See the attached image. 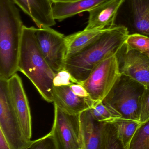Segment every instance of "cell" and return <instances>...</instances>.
I'll return each instance as SVG.
<instances>
[{
    "instance_id": "cell-1",
    "label": "cell",
    "mask_w": 149,
    "mask_h": 149,
    "mask_svg": "<svg viewBox=\"0 0 149 149\" xmlns=\"http://www.w3.org/2000/svg\"><path fill=\"white\" fill-rule=\"evenodd\" d=\"M129 35L126 27L115 26L78 54L67 58L64 69L71 74L77 83H81L98 63L116 54L124 45Z\"/></svg>"
},
{
    "instance_id": "cell-2",
    "label": "cell",
    "mask_w": 149,
    "mask_h": 149,
    "mask_svg": "<svg viewBox=\"0 0 149 149\" xmlns=\"http://www.w3.org/2000/svg\"><path fill=\"white\" fill-rule=\"evenodd\" d=\"M36 29L23 26L18 71L29 78L44 100L53 102V80L56 73L40 50L36 39Z\"/></svg>"
},
{
    "instance_id": "cell-3",
    "label": "cell",
    "mask_w": 149,
    "mask_h": 149,
    "mask_svg": "<svg viewBox=\"0 0 149 149\" xmlns=\"http://www.w3.org/2000/svg\"><path fill=\"white\" fill-rule=\"evenodd\" d=\"M23 22L12 0H0V79L18 71Z\"/></svg>"
},
{
    "instance_id": "cell-4",
    "label": "cell",
    "mask_w": 149,
    "mask_h": 149,
    "mask_svg": "<svg viewBox=\"0 0 149 149\" xmlns=\"http://www.w3.org/2000/svg\"><path fill=\"white\" fill-rule=\"evenodd\" d=\"M145 88L137 81L121 74L103 103L119 113L122 118L139 121Z\"/></svg>"
},
{
    "instance_id": "cell-5",
    "label": "cell",
    "mask_w": 149,
    "mask_h": 149,
    "mask_svg": "<svg viewBox=\"0 0 149 149\" xmlns=\"http://www.w3.org/2000/svg\"><path fill=\"white\" fill-rule=\"evenodd\" d=\"M121 74L116 55L98 63L81 83L94 102L102 101Z\"/></svg>"
},
{
    "instance_id": "cell-6",
    "label": "cell",
    "mask_w": 149,
    "mask_h": 149,
    "mask_svg": "<svg viewBox=\"0 0 149 149\" xmlns=\"http://www.w3.org/2000/svg\"><path fill=\"white\" fill-rule=\"evenodd\" d=\"M0 130L11 149H28L31 140L24 135L8 95L7 80L0 79Z\"/></svg>"
},
{
    "instance_id": "cell-7",
    "label": "cell",
    "mask_w": 149,
    "mask_h": 149,
    "mask_svg": "<svg viewBox=\"0 0 149 149\" xmlns=\"http://www.w3.org/2000/svg\"><path fill=\"white\" fill-rule=\"evenodd\" d=\"M35 37L40 50L55 73L64 69L67 54L64 35L50 27L39 28L36 29Z\"/></svg>"
},
{
    "instance_id": "cell-8",
    "label": "cell",
    "mask_w": 149,
    "mask_h": 149,
    "mask_svg": "<svg viewBox=\"0 0 149 149\" xmlns=\"http://www.w3.org/2000/svg\"><path fill=\"white\" fill-rule=\"evenodd\" d=\"M54 106V123L51 131L58 149H81L79 115H70L56 104Z\"/></svg>"
},
{
    "instance_id": "cell-9",
    "label": "cell",
    "mask_w": 149,
    "mask_h": 149,
    "mask_svg": "<svg viewBox=\"0 0 149 149\" xmlns=\"http://www.w3.org/2000/svg\"><path fill=\"white\" fill-rule=\"evenodd\" d=\"M8 95L26 137L31 140L32 121L28 99L22 80L16 73L7 80Z\"/></svg>"
},
{
    "instance_id": "cell-10",
    "label": "cell",
    "mask_w": 149,
    "mask_h": 149,
    "mask_svg": "<svg viewBox=\"0 0 149 149\" xmlns=\"http://www.w3.org/2000/svg\"><path fill=\"white\" fill-rule=\"evenodd\" d=\"M120 73L149 87V58L144 53L124 45L117 53Z\"/></svg>"
},
{
    "instance_id": "cell-11",
    "label": "cell",
    "mask_w": 149,
    "mask_h": 149,
    "mask_svg": "<svg viewBox=\"0 0 149 149\" xmlns=\"http://www.w3.org/2000/svg\"><path fill=\"white\" fill-rule=\"evenodd\" d=\"M81 149H103L107 123L94 118L89 109L79 115Z\"/></svg>"
},
{
    "instance_id": "cell-12",
    "label": "cell",
    "mask_w": 149,
    "mask_h": 149,
    "mask_svg": "<svg viewBox=\"0 0 149 149\" xmlns=\"http://www.w3.org/2000/svg\"><path fill=\"white\" fill-rule=\"evenodd\" d=\"M125 0H107L89 12L87 30L110 29L116 26L118 10Z\"/></svg>"
},
{
    "instance_id": "cell-13",
    "label": "cell",
    "mask_w": 149,
    "mask_h": 149,
    "mask_svg": "<svg viewBox=\"0 0 149 149\" xmlns=\"http://www.w3.org/2000/svg\"><path fill=\"white\" fill-rule=\"evenodd\" d=\"M32 19L39 28L51 27L56 24L51 0H12Z\"/></svg>"
},
{
    "instance_id": "cell-14",
    "label": "cell",
    "mask_w": 149,
    "mask_h": 149,
    "mask_svg": "<svg viewBox=\"0 0 149 149\" xmlns=\"http://www.w3.org/2000/svg\"><path fill=\"white\" fill-rule=\"evenodd\" d=\"M93 102L90 98L80 97L76 95L70 85L54 87L53 103L68 114L79 115L90 109Z\"/></svg>"
},
{
    "instance_id": "cell-15",
    "label": "cell",
    "mask_w": 149,
    "mask_h": 149,
    "mask_svg": "<svg viewBox=\"0 0 149 149\" xmlns=\"http://www.w3.org/2000/svg\"><path fill=\"white\" fill-rule=\"evenodd\" d=\"M107 0H77L73 2L54 3V19L62 21L80 13L89 12Z\"/></svg>"
},
{
    "instance_id": "cell-16",
    "label": "cell",
    "mask_w": 149,
    "mask_h": 149,
    "mask_svg": "<svg viewBox=\"0 0 149 149\" xmlns=\"http://www.w3.org/2000/svg\"><path fill=\"white\" fill-rule=\"evenodd\" d=\"M132 25L137 33L149 36V0H127Z\"/></svg>"
},
{
    "instance_id": "cell-17",
    "label": "cell",
    "mask_w": 149,
    "mask_h": 149,
    "mask_svg": "<svg viewBox=\"0 0 149 149\" xmlns=\"http://www.w3.org/2000/svg\"><path fill=\"white\" fill-rule=\"evenodd\" d=\"M109 29H84L65 37L67 47V58L81 52Z\"/></svg>"
},
{
    "instance_id": "cell-18",
    "label": "cell",
    "mask_w": 149,
    "mask_h": 149,
    "mask_svg": "<svg viewBox=\"0 0 149 149\" xmlns=\"http://www.w3.org/2000/svg\"><path fill=\"white\" fill-rule=\"evenodd\" d=\"M118 136L123 149H130L132 139L140 126V122L120 118L115 122Z\"/></svg>"
},
{
    "instance_id": "cell-19",
    "label": "cell",
    "mask_w": 149,
    "mask_h": 149,
    "mask_svg": "<svg viewBox=\"0 0 149 149\" xmlns=\"http://www.w3.org/2000/svg\"><path fill=\"white\" fill-rule=\"evenodd\" d=\"M91 115L98 122L113 123L122 116L102 101L94 102L89 109Z\"/></svg>"
},
{
    "instance_id": "cell-20",
    "label": "cell",
    "mask_w": 149,
    "mask_h": 149,
    "mask_svg": "<svg viewBox=\"0 0 149 149\" xmlns=\"http://www.w3.org/2000/svg\"><path fill=\"white\" fill-rule=\"evenodd\" d=\"M130 149H149V120L139 127L131 143Z\"/></svg>"
},
{
    "instance_id": "cell-21",
    "label": "cell",
    "mask_w": 149,
    "mask_h": 149,
    "mask_svg": "<svg viewBox=\"0 0 149 149\" xmlns=\"http://www.w3.org/2000/svg\"><path fill=\"white\" fill-rule=\"evenodd\" d=\"M125 45L128 49L146 53L149 51V36L137 33L129 34Z\"/></svg>"
},
{
    "instance_id": "cell-22",
    "label": "cell",
    "mask_w": 149,
    "mask_h": 149,
    "mask_svg": "<svg viewBox=\"0 0 149 149\" xmlns=\"http://www.w3.org/2000/svg\"><path fill=\"white\" fill-rule=\"evenodd\" d=\"M58 149L57 143L53 132L50 131L42 137L31 140L28 149Z\"/></svg>"
},
{
    "instance_id": "cell-23",
    "label": "cell",
    "mask_w": 149,
    "mask_h": 149,
    "mask_svg": "<svg viewBox=\"0 0 149 149\" xmlns=\"http://www.w3.org/2000/svg\"><path fill=\"white\" fill-rule=\"evenodd\" d=\"M53 84L54 87H61L78 83L68 71L63 69L56 74L53 80Z\"/></svg>"
},
{
    "instance_id": "cell-24",
    "label": "cell",
    "mask_w": 149,
    "mask_h": 149,
    "mask_svg": "<svg viewBox=\"0 0 149 149\" xmlns=\"http://www.w3.org/2000/svg\"><path fill=\"white\" fill-rule=\"evenodd\" d=\"M148 120H149V87H146L142 97L139 122L142 124Z\"/></svg>"
},
{
    "instance_id": "cell-25",
    "label": "cell",
    "mask_w": 149,
    "mask_h": 149,
    "mask_svg": "<svg viewBox=\"0 0 149 149\" xmlns=\"http://www.w3.org/2000/svg\"><path fill=\"white\" fill-rule=\"evenodd\" d=\"M72 91L78 96L85 98H90L88 91L81 84H73L70 85Z\"/></svg>"
},
{
    "instance_id": "cell-26",
    "label": "cell",
    "mask_w": 149,
    "mask_h": 149,
    "mask_svg": "<svg viewBox=\"0 0 149 149\" xmlns=\"http://www.w3.org/2000/svg\"><path fill=\"white\" fill-rule=\"evenodd\" d=\"M0 149H11L8 141L1 130H0Z\"/></svg>"
},
{
    "instance_id": "cell-27",
    "label": "cell",
    "mask_w": 149,
    "mask_h": 149,
    "mask_svg": "<svg viewBox=\"0 0 149 149\" xmlns=\"http://www.w3.org/2000/svg\"><path fill=\"white\" fill-rule=\"evenodd\" d=\"M54 3H66V2H73L76 1L77 0H51Z\"/></svg>"
},
{
    "instance_id": "cell-28",
    "label": "cell",
    "mask_w": 149,
    "mask_h": 149,
    "mask_svg": "<svg viewBox=\"0 0 149 149\" xmlns=\"http://www.w3.org/2000/svg\"><path fill=\"white\" fill-rule=\"evenodd\" d=\"M144 54H145L149 58V51H148V52H146V53H144Z\"/></svg>"
}]
</instances>
